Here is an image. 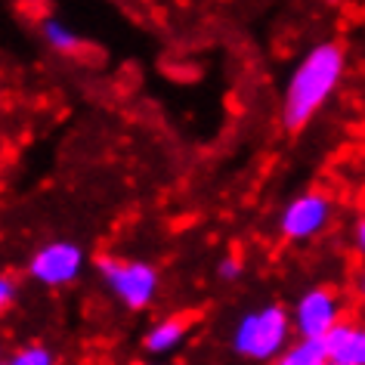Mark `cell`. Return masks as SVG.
<instances>
[{
  "label": "cell",
  "instance_id": "obj_14",
  "mask_svg": "<svg viewBox=\"0 0 365 365\" xmlns=\"http://www.w3.org/2000/svg\"><path fill=\"white\" fill-rule=\"evenodd\" d=\"M350 245L359 254H365V214L356 217V223H353V230H350Z\"/></svg>",
  "mask_w": 365,
  "mask_h": 365
},
{
  "label": "cell",
  "instance_id": "obj_3",
  "mask_svg": "<svg viewBox=\"0 0 365 365\" xmlns=\"http://www.w3.org/2000/svg\"><path fill=\"white\" fill-rule=\"evenodd\" d=\"M93 269L103 288L130 313H143L158 300L161 272L152 260L124 257V254H96Z\"/></svg>",
  "mask_w": 365,
  "mask_h": 365
},
{
  "label": "cell",
  "instance_id": "obj_11",
  "mask_svg": "<svg viewBox=\"0 0 365 365\" xmlns=\"http://www.w3.org/2000/svg\"><path fill=\"white\" fill-rule=\"evenodd\" d=\"M4 365H56V353H53L47 344L31 341V344L16 346V350L4 359Z\"/></svg>",
  "mask_w": 365,
  "mask_h": 365
},
{
  "label": "cell",
  "instance_id": "obj_10",
  "mask_svg": "<svg viewBox=\"0 0 365 365\" xmlns=\"http://www.w3.org/2000/svg\"><path fill=\"white\" fill-rule=\"evenodd\" d=\"M272 365H331V359H328L325 341H300V337H294V344Z\"/></svg>",
  "mask_w": 365,
  "mask_h": 365
},
{
  "label": "cell",
  "instance_id": "obj_13",
  "mask_svg": "<svg viewBox=\"0 0 365 365\" xmlns=\"http://www.w3.org/2000/svg\"><path fill=\"white\" fill-rule=\"evenodd\" d=\"M16 297H19V285H16L10 272H4L0 276V309H10L16 304Z\"/></svg>",
  "mask_w": 365,
  "mask_h": 365
},
{
  "label": "cell",
  "instance_id": "obj_9",
  "mask_svg": "<svg viewBox=\"0 0 365 365\" xmlns=\"http://www.w3.org/2000/svg\"><path fill=\"white\" fill-rule=\"evenodd\" d=\"M38 31H41V41L53 53H62V56H71V53H78L84 47V38L66 19H59V16H43L38 22Z\"/></svg>",
  "mask_w": 365,
  "mask_h": 365
},
{
  "label": "cell",
  "instance_id": "obj_2",
  "mask_svg": "<svg viewBox=\"0 0 365 365\" xmlns=\"http://www.w3.org/2000/svg\"><path fill=\"white\" fill-rule=\"evenodd\" d=\"M291 344H294L291 309L279 300H263V304L245 307L232 319L230 334H226L230 353L248 365H272Z\"/></svg>",
  "mask_w": 365,
  "mask_h": 365
},
{
  "label": "cell",
  "instance_id": "obj_15",
  "mask_svg": "<svg viewBox=\"0 0 365 365\" xmlns=\"http://www.w3.org/2000/svg\"><path fill=\"white\" fill-rule=\"evenodd\" d=\"M356 297H359V307L365 309V269L359 272V282H356Z\"/></svg>",
  "mask_w": 365,
  "mask_h": 365
},
{
  "label": "cell",
  "instance_id": "obj_1",
  "mask_svg": "<svg viewBox=\"0 0 365 365\" xmlns=\"http://www.w3.org/2000/svg\"><path fill=\"white\" fill-rule=\"evenodd\" d=\"M346 71V50L337 41H319L294 62L282 90V127L297 133L337 93Z\"/></svg>",
  "mask_w": 365,
  "mask_h": 365
},
{
  "label": "cell",
  "instance_id": "obj_16",
  "mask_svg": "<svg viewBox=\"0 0 365 365\" xmlns=\"http://www.w3.org/2000/svg\"><path fill=\"white\" fill-rule=\"evenodd\" d=\"M136 365H170V362H136Z\"/></svg>",
  "mask_w": 365,
  "mask_h": 365
},
{
  "label": "cell",
  "instance_id": "obj_8",
  "mask_svg": "<svg viewBox=\"0 0 365 365\" xmlns=\"http://www.w3.org/2000/svg\"><path fill=\"white\" fill-rule=\"evenodd\" d=\"M331 365H365V319H346L325 337Z\"/></svg>",
  "mask_w": 365,
  "mask_h": 365
},
{
  "label": "cell",
  "instance_id": "obj_7",
  "mask_svg": "<svg viewBox=\"0 0 365 365\" xmlns=\"http://www.w3.org/2000/svg\"><path fill=\"white\" fill-rule=\"evenodd\" d=\"M192 322H195V316H189V313H170V316L155 319L143 331V353L152 356V359H168V356H173L189 341Z\"/></svg>",
  "mask_w": 365,
  "mask_h": 365
},
{
  "label": "cell",
  "instance_id": "obj_12",
  "mask_svg": "<svg viewBox=\"0 0 365 365\" xmlns=\"http://www.w3.org/2000/svg\"><path fill=\"white\" fill-rule=\"evenodd\" d=\"M214 276H217V282H223V285H235V282L245 276V263L235 257V254H226V257L217 260Z\"/></svg>",
  "mask_w": 365,
  "mask_h": 365
},
{
  "label": "cell",
  "instance_id": "obj_4",
  "mask_svg": "<svg viewBox=\"0 0 365 365\" xmlns=\"http://www.w3.org/2000/svg\"><path fill=\"white\" fill-rule=\"evenodd\" d=\"M346 297L334 285H313L300 291L291 304L294 337L300 341H325L341 322H346Z\"/></svg>",
  "mask_w": 365,
  "mask_h": 365
},
{
  "label": "cell",
  "instance_id": "obj_5",
  "mask_svg": "<svg viewBox=\"0 0 365 365\" xmlns=\"http://www.w3.org/2000/svg\"><path fill=\"white\" fill-rule=\"evenodd\" d=\"M87 269V251L71 239H53L47 245L31 251L29 263H25V276L41 288H68L84 276Z\"/></svg>",
  "mask_w": 365,
  "mask_h": 365
},
{
  "label": "cell",
  "instance_id": "obj_6",
  "mask_svg": "<svg viewBox=\"0 0 365 365\" xmlns=\"http://www.w3.org/2000/svg\"><path fill=\"white\" fill-rule=\"evenodd\" d=\"M334 220V198L322 189H307L294 198H288L279 211V235L291 245H307L319 239Z\"/></svg>",
  "mask_w": 365,
  "mask_h": 365
}]
</instances>
